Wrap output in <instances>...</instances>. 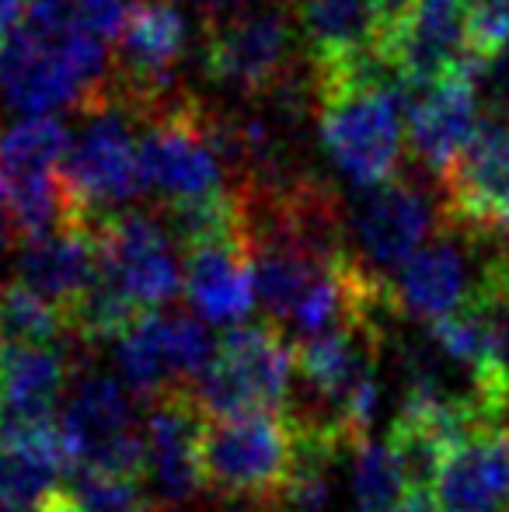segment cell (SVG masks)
Segmentation results:
<instances>
[{
    "mask_svg": "<svg viewBox=\"0 0 509 512\" xmlns=\"http://www.w3.org/2000/svg\"><path fill=\"white\" fill-rule=\"evenodd\" d=\"M468 7V49L492 63L509 53V0H464Z\"/></svg>",
    "mask_w": 509,
    "mask_h": 512,
    "instance_id": "26",
    "label": "cell"
},
{
    "mask_svg": "<svg viewBox=\"0 0 509 512\" xmlns=\"http://www.w3.org/2000/svg\"><path fill=\"white\" fill-rule=\"evenodd\" d=\"M485 63L471 60L443 81L408 98V147L429 175L443 178L478 133V77Z\"/></svg>",
    "mask_w": 509,
    "mask_h": 512,
    "instance_id": "13",
    "label": "cell"
},
{
    "mask_svg": "<svg viewBox=\"0 0 509 512\" xmlns=\"http://www.w3.org/2000/svg\"><path fill=\"white\" fill-rule=\"evenodd\" d=\"M91 115L74 133L63 161V192H67V220L98 230L109 216L129 209L133 199L147 192L140 171V136L123 105L105 95L88 102Z\"/></svg>",
    "mask_w": 509,
    "mask_h": 512,
    "instance_id": "3",
    "label": "cell"
},
{
    "mask_svg": "<svg viewBox=\"0 0 509 512\" xmlns=\"http://www.w3.org/2000/svg\"><path fill=\"white\" fill-rule=\"evenodd\" d=\"M157 512H279L276 499H258V495H227V492H210L206 495H196L192 502L185 506H175V509H161Z\"/></svg>",
    "mask_w": 509,
    "mask_h": 512,
    "instance_id": "28",
    "label": "cell"
},
{
    "mask_svg": "<svg viewBox=\"0 0 509 512\" xmlns=\"http://www.w3.org/2000/svg\"><path fill=\"white\" fill-rule=\"evenodd\" d=\"M297 377V349L272 321L238 324L217 345V356L192 384L210 418L283 411Z\"/></svg>",
    "mask_w": 509,
    "mask_h": 512,
    "instance_id": "4",
    "label": "cell"
},
{
    "mask_svg": "<svg viewBox=\"0 0 509 512\" xmlns=\"http://www.w3.org/2000/svg\"><path fill=\"white\" fill-rule=\"evenodd\" d=\"M0 324L7 345H56L63 335H70L67 314L18 279L0 290Z\"/></svg>",
    "mask_w": 509,
    "mask_h": 512,
    "instance_id": "22",
    "label": "cell"
},
{
    "mask_svg": "<svg viewBox=\"0 0 509 512\" xmlns=\"http://www.w3.org/2000/svg\"><path fill=\"white\" fill-rule=\"evenodd\" d=\"M133 11L129 0H25L21 18L39 21L49 28H70V32H88L112 42L123 35V25Z\"/></svg>",
    "mask_w": 509,
    "mask_h": 512,
    "instance_id": "24",
    "label": "cell"
},
{
    "mask_svg": "<svg viewBox=\"0 0 509 512\" xmlns=\"http://www.w3.org/2000/svg\"><path fill=\"white\" fill-rule=\"evenodd\" d=\"M25 14V0H0V35H7Z\"/></svg>",
    "mask_w": 509,
    "mask_h": 512,
    "instance_id": "30",
    "label": "cell"
},
{
    "mask_svg": "<svg viewBox=\"0 0 509 512\" xmlns=\"http://www.w3.org/2000/svg\"><path fill=\"white\" fill-rule=\"evenodd\" d=\"M297 467V432L286 411L210 418L203 436V481L210 492L276 499Z\"/></svg>",
    "mask_w": 509,
    "mask_h": 512,
    "instance_id": "6",
    "label": "cell"
},
{
    "mask_svg": "<svg viewBox=\"0 0 509 512\" xmlns=\"http://www.w3.org/2000/svg\"><path fill=\"white\" fill-rule=\"evenodd\" d=\"M440 223L475 241H509V126L489 119L440 178Z\"/></svg>",
    "mask_w": 509,
    "mask_h": 512,
    "instance_id": "8",
    "label": "cell"
},
{
    "mask_svg": "<svg viewBox=\"0 0 509 512\" xmlns=\"http://www.w3.org/2000/svg\"><path fill=\"white\" fill-rule=\"evenodd\" d=\"M391 512H443V509L436 502V495H429V488H412Z\"/></svg>",
    "mask_w": 509,
    "mask_h": 512,
    "instance_id": "29",
    "label": "cell"
},
{
    "mask_svg": "<svg viewBox=\"0 0 509 512\" xmlns=\"http://www.w3.org/2000/svg\"><path fill=\"white\" fill-rule=\"evenodd\" d=\"M116 363L123 370L129 391L140 394L143 401H154L157 394L178 387L175 377H171L168 352H164L161 314L157 310H143L123 335L116 338Z\"/></svg>",
    "mask_w": 509,
    "mask_h": 512,
    "instance_id": "21",
    "label": "cell"
},
{
    "mask_svg": "<svg viewBox=\"0 0 509 512\" xmlns=\"http://www.w3.org/2000/svg\"><path fill=\"white\" fill-rule=\"evenodd\" d=\"M436 213L426 189L408 178L394 175L391 182L363 189L360 203L349 213V244L353 255L374 272L377 279L391 283V276L426 244L436 227Z\"/></svg>",
    "mask_w": 509,
    "mask_h": 512,
    "instance_id": "9",
    "label": "cell"
},
{
    "mask_svg": "<svg viewBox=\"0 0 509 512\" xmlns=\"http://www.w3.org/2000/svg\"><path fill=\"white\" fill-rule=\"evenodd\" d=\"M210 415L196 401L192 387H171L147 401V474L157 506L175 509L192 502L206 488L203 436Z\"/></svg>",
    "mask_w": 509,
    "mask_h": 512,
    "instance_id": "10",
    "label": "cell"
},
{
    "mask_svg": "<svg viewBox=\"0 0 509 512\" xmlns=\"http://www.w3.org/2000/svg\"><path fill=\"white\" fill-rule=\"evenodd\" d=\"M140 171L147 192L164 206H185L220 196L224 161L213 143V115L192 98H164L147 112L140 136Z\"/></svg>",
    "mask_w": 509,
    "mask_h": 512,
    "instance_id": "5",
    "label": "cell"
},
{
    "mask_svg": "<svg viewBox=\"0 0 509 512\" xmlns=\"http://www.w3.org/2000/svg\"><path fill=\"white\" fill-rule=\"evenodd\" d=\"M318 95V136L328 161L356 185L374 189L398 175L401 164V112L408 98L387 74L356 77V81L321 84Z\"/></svg>",
    "mask_w": 509,
    "mask_h": 512,
    "instance_id": "2",
    "label": "cell"
},
{
    "mask_svg": "<svg viewBox=\"0 0 509 512\" xmlns=\"http://www.w3.org/2000/svg\"><path fill=\"white\" fill-rule=\"evenodd\" d=\"M185 297L203 321L234 324L255 307V265L248 234H227L185 248Z\"/></svg>",
    "mask_w": 509,
    "mask_h": 512,
    "instance_id": "19",
    "label": "cell"
},
{
    "mask_svg": "<svg viewBox=\"0 0 509 512\" xmlns=\"http://www.w3.org/2000/svg\"><path fill=\"white\" fill-rule=\"evenodd\" d=\"M102 265L143 310H154L185 290L178 241L161 216L123 209L98 227Z\"/></svg>",
    "mask_w": 509,
    "mask_h": 512,
    "instance_id": "11",
    "label": "cell"
},
{
    "mask_svg": "<svg viewBox=\"0 0 509 512\" xmlns=\"http://www.w3.org/2000/svg\"><path fill=\"white\" fill-rule=\"evenodd\" d=\"M478 248H482V241L454 227H443L436 241L422 244L387 283L394 317L433 324L461 310L475 297L478 279H482V269H478V276L471 272V258L478 255Z\"/></svg>",
    "mask_w": 509,
    "mask_h": 512,
    "instance_id": "12",
    "label": "cell"
},
{
    "mask_svg": "<svg viewBox=\"0 0 509 512\" xmlns=\"http://www.w3.org/2000/svg\"><path fill=\"white\" fill-rule=\"evenodd\" d=\"M161 335H164V352H168L171 377L178 387H192L203 370L217 356V342L206 331L203 321L189 314H161Z\"/></svg>",
    "mask_w": 509,
    "mask_h": 512,
    "instance_id": "25",
    "label": "cell"
},
{
    "mask_svg": "<svg viewBox=\"0 0 509 512\" xmlns=\"http://www.w3.org/2000/svg\"><path fill=\"white\" fill-rule=\"evenodd\" d=\"M353 502L356 512H391L408 495V481L391 446L363 439L353 450Z\"/></svg>",
    "mask_w": 509,
    "mask_h": 512,
    "instance_id": "23",
    "label": "cell"
},
{
    "mask_svg": "<svg viewBox=\"0 0 509 512\" xmlns=\"http://www.w3.org/2000/svg\"><path fill=\"white\" fill-rule=\"evenodd\" d=\"M475 60L468 49V7L464 0H415L391 49L394 81L405 98Z\"/></svg>",
    "mask_w": 509,
    "mask_h": 512,
    "instance_id": "15",
    "label": "cell"
},
{
    "mask_svg": "<svg viewBox=\"0 0 509 512\" xmlns=\"http://www.w3.org/2000/svg\"><path fill=\"white\" fill-rule=\"evenodd\" d=\"M150 512H157V506H154V509H150Z\"/></svg>",
    "mask_w": 509,
    "mask_h": 512,
    "instance_id": "34",
    "label": "cell"
},
{
    "mask_svg": "<svg viewBox=\"0 0 509 512\" xmlns=\"http://www.w3.org/2000/svg\"><path fill=\"white\" fill-rule=\"evenodd\" d=\"M4 345H7L4 342V324H0V352H4Z\"/></svg>",
    "mask_w": 509,
    "mask_h": 512,
    "instance_id": "32",
    "label": "cell"
},
{
    "mask_svg": "<svg viewBox=\"0 0 509 512\" xmlns=\"http://www.w3.org/2000/svg\"><path fill=\"white\" fill-rule=\"evenodd\" d=\"M98 269H102L98 230L81 227V223H63L49 234L25 241L14 279L67 314L81 300V293L95 283Z\"/></svg>",
    "mask_w": 509,
    "mask_h": 512,
    "instance_id": "20",
    "label": "cell"
},
{
    "mask_svg": "<svg viewBox=\"0 0 509 512\" xmlns=\"http://www.w3.org/2000/svg\"><path fill=\"white\" fill-rule=\"evenodd\" d=\"M14 220H11V213L4 209V203H0V258L7 255V248H11V241H14Z\"/></svg>",
    "mask_w": 509,
    "mask_h": 512,
    "instance_id": "31",
    "label": "cell"
},
{
    "mask_svg": "<svg viewBox=\"0 0 509 512\" xmlns=\"http://www.w3.org/2000/svg\"><path fill=\"white\" fill-rule=\"evenodd\" d=\"M119 39L126 98L136 115H147L168 98L175 67L189 46V21L171 0H140L129 11Z\"/></svg>",
    "mask_w": 509,
    "mask_h": 512,
    "instance_id": "14",
    "label": "cell"
},
{
    "mask_svg": "<svg viewBox=\"0 0 509 512\" xmlns=\"http://www.w3.org/2000/svg\"><path fill=\"white\" fill-rule=\"evenodd\" d=\"M443 512H509V429L478 422L454 439L433 481Z\"/></svg>",
    "mask_w": 509,
    "mask_h": 512,
    "instance_id": "17",
    "label": "cell"
},
{
    "mask_svg": "<svg viewBox=\"0 0 509 512\" xmlns=\"http://www.w3.org/2000/svg\"><path fill=\"white\" fill-rule=\"evenodd\" d=\"M60 436L77 467L143 478L147 474V432L136 422L133 401L105 373L74 380L60 411Z\"/></svg>",
    "mask_w": 509,
    "mask_h": 512,
    "instance_id": "7",
    "label": "cell"
},
{
    "mask_svg": "<svg viewBox=\"0 0 509 512\" xmlns=\"http://www.w3.org/2000/svg\"><path fill=\"white\" fill-rule=\"evenodd\" d=\"M220 4H231V0H220ZM234 4H238V0H234Z\"/></svg>",
    "mask_w": 509,
    "mask_h": 512,
    "instance_id": "33",
    "label": "cell"
},
{
    "mask_svg": "<svg viewBox=\"0 0 509 512\" xmlns=\"http://www.w3.org/2000/svg\"><path fill=\"white\" fill-rule=\"evenodd\" d=\"M109 70V42L21 18L0 46V98L21 115H53L95 102Z\"/></svg>",
    "mask_w": 509,
    "mask_h": 512,
    "instance_id": "1",
    "label": "cell"
},
{
    "mask_svg": "<svg viewBox=\"0 0 509 512\" xmlns=\"http://www.w3.org/2000/svg\"><path fill=\"white\" fill-rule=\"evenodd\" d=\"M290 28L276 11H258L234 18L206 39V74L234 91H269L283 84Z\"/></svg>",
    "mask_w": 509,
    "mask_h": 512,
    "instance_id": "18",
    "label": "cell"
},
{
    "mask_svg": "<svg viewBox=\"0 0 509 512\" xmlns=\"http://www.w3.org/2000/svg\"><path fill=\"white\" fill-rule=\"evenodd\" d=\"M475 297H482L485 307L492 310L499 345H503V356L509 363V248H499L496 255L482 262V279H478Z\"/></svg>",
    "mask_w": 509,
    "mask_h": 512,
    "instance_id": "27",
    "label": "cell"
},
{
    "mask_svg": "<svg viewBox=\"0 0 509 512\" xmlns=\"http://www.w3.org/2000/svg\"><path fill=\"white\" fill-rule=\"evenodd\" d=\"M70 384L60 345H4L0 352V443L53 429L56 401Z\"/></svg>",
    "mask_w": 509,
    "mask_h": 512,
    "instance_id": "16",
    "label": "cell"
}]
</instances>
